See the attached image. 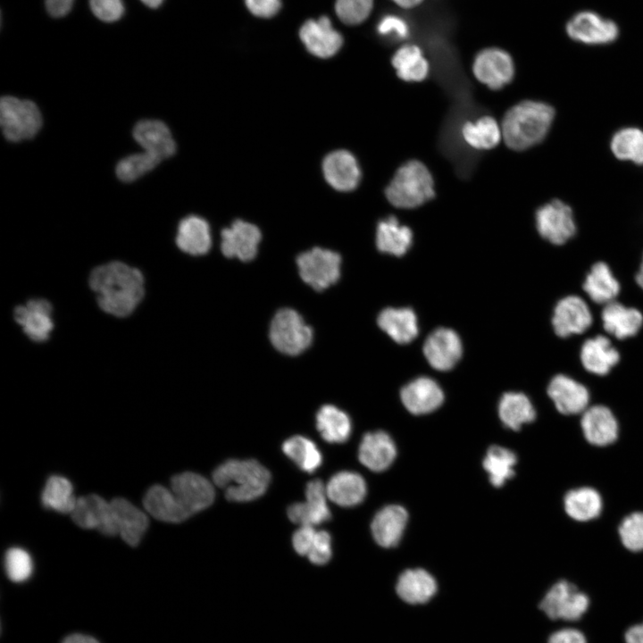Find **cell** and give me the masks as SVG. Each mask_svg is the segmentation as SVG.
<instances>
[{"mask_svg": "<svg viewBox=\"0 0 643 643\" xmlns=\"http://www.w3.org/2000/svg\"><path fill=\"white\" fill-rule=\"evenodd\" d=\"M99 307L108 314L127 317L145 294L144 277L139 270L113 261L96 267L88 279Z\"/></svg>", "mask_w": 643, "mask_h": 643, "instance_id": "1", "label": "cell"}, {"mask_svg": "<svg viewBox=\"0 0 643 643\" xmlns=\"http://www.w3.org/2000/svg\"><path fill=\"white\" fill-rule=\"evenodd\" d=\"M554 117L555 111L549 104L539 101H522L505 113L501 124L502 138L509 148L526 150L546 138Z\"/></svg>", "mask_w": 643, "mask_h": 643, "instance_id": "2", "label": "cell"}, {"mask_svg": "<svg viewBox=\"0 0 643 643\" xmlns=\"http://www.w3.org/2000/svg\"><path fill=\"white\" fill-rule=\"evenodd\" d=\"M213 480L229 501L248 502L265 493L271 473L256 460L230 459L213 471Z\"/></svg>", "mask_w": 643, "mask_h": 643, "instance_id": "3", "label": "cell"}, {"mask_svg": "<svg viewBox=\"0 0 643 643\" xmlns=\"http://www.w3.org/2000/svg\"><path fill=\"white\" fill-rule=\"evenodd\" d=\"M385 196L397 208L419 207L435 196L433 177L424 163L410 160L397 170Z\"/></svg>", "mask_w": 643, "mask_h": 643, "instance_id": "4", "label": "cell"}, {"mask_svg": "<svg viewBox=\"0 0 643 643\" xmlns=\"http://www.w3.org/2000/svg\"><path fill=\"white\" fill-rule=\"evenodd\" d=\"M550 323L554 334L561 339L584 335L595 323L591 303L583 295L565 294L555 301Z\"/></svg>", "mask_w": 643, "mask_h": 643, "instance_id": "5", "label": "cell"}, {"mask_svg": "<svg viewBox=\"0 0 643 643\" xmlns=\"http://www.w3.org/2000/svg\"><path fill=\"white\" fill-rule=\"evenodd\" d=\"M42 115L30 100L5 96L0 101V123L4 138L19 142L33 138L42 127Z\"/></svg>", "mask_w": 643, "mask_h": 643, "instance_id": "6", "label": "cell"}, {"mask_svg": "<svg viewBox=\"0 0 643 643\" xmlns=\"http://www.w3.org/2000/svg\"><path fill=\"white\" fill-rule=\"evenodd\" d=\"M270 339L280 352L296 355L311 345L313 330L298 313L290 308H283L271 321Z\"/></svg>", "mask_w": 643, "mask_h": 643, "instance_id": "7", "label": "cell"}, {"mask_svg": "<svg viewBox=\"0 0 643 643\" xmlns=\"http://www.w3.org/2000/svg\"><path fill=\"white\" fill-rule=\"evenodd\" d=\"M589 606V597L565 580L555 582L539 604V609L549 619L568 622L580 620Z\"/></svg>", "mask_w": 643, "mask_h": 643, "instance_id": "8", "label": "cell"}, {"mask_svg": "<svg viewBox=\"0 0 643 643\" xmlns=\"http://www.w3.org/2000/svg\"><path fill=\"white\" fill-rule=\"evenodd\" d=\"M340 255L331 250L314 247L300 254L296 265L301 279L317 291L335 284L340 276Z\"/></svg>", "mask_w": 643, "mask_h": 643, "instance_id": "9", "label": "cell"}, {"mask_svg": "<svg viewBox=\"0 0 643 643\" xmlns=\"http://www.w3.org/2000/svg\"><path fill=\"white\" fill-rule=\"evenodd\" d=\"M536 229L539 236L554 246H563L577 233L572 208L560 200H553L535 213Z\"/></svg>", "mask_w": 643, "mask_h": 643, "instance_id": "10", "label": "cell"}, {"mask_svg": "<svg viewBox=\"0 0 643 643\" xmlns=\"http://www.w3.org/2000/svg\"><path fill=\"white\" fill-rule=\"evenodd\" d=\"M578 359L585 372L600 378L608 376L619 365L622 354L614 339L603 332L582 340Z\"/></svg>", "mask_w": 643, "mask_h": 643, "instance_id": "11", "label": "cell"}, {"mask_svg": "<svg viewBox=\"0 0 643 643\" xmlns=\"http://www.w3.org/2000/svg\"><path fill=\"white\" fill-rule=\"evenodd\" d=\"M547 395L555 408L563 415H580L589 405L591 392L589 387L566 372L554 374L547 385Z\"/></svg>", "mask_w": 643, "mask_h": 643, "instance_id": "12", "label": "cell"}, {"mask_svg": "<svg viewBox=\"0 0 643 643\" xmlns=\"http://www.w3.org/2000/svg\"><path fill=\"white\" fill-rule=\"evenodd\" d=\"M565 31L573 41L591 46L613 43L620 33L614 21L593 11H582L572 15L565 24Z\"/></svg>", "mask_w": 643, "mask_h": 643, "instance_id": "13", "label": "cell"}, {"mask_svg": "<svg viewBox=\"0 0 643 643\" xmlns=\"http://www.w3.org/2000/svg\"><path fill=\"white\" fill-rule=\"evenodd\" d=\"M599 322L603 332L614 340L624 341L638 336L643 329V312L617 299L601 306Z\"/></svg>", "mask_w": 643, "mask_h": 643, "instance_id": "14", "label": "cell"}, {"mask_svg": "<svg viewBox=\"0 0 643 643\" xmlns=\"http://www.w3.org/2000/svg\"><path fill=\"white\" fill-rule=\"evenodd\" d=\"M583 296L593 305L603 306L619 299L622 285L612 266L605 261L591 263L580 285Z\"/></svg>", "mask_w": 643, "mask_h": 643, "instance_id": "15", "label": "cell"}, {"mask_svg": "<svg viewBox=\"0 0 643 643\" xmlns=\"http://www.w3.org/2000/svg\"><path fill=\"white\" fill-rule=\"evenodd\" d=\"M472 71L480 83L492 90H498L514 79V64L506 51L490 47L483 49L476 55Z\"/></svg>", "mask_w": 643, "mask_h": 643, "instance_id": "16", "label": "cell"}, {"mask_svg": "<svg viewBox=\"0 0 643 643\" xmlns=\"http://www.w3.org/2000/svg\"><path fill=\"white\" fill-rule=\"evenodd\" d=\"M580 426L586 441L597 447L614 443L619 422L613 410L604 404L590 405L581 414Z\"/></svg>", "mask_w": 643, "mask_h": 643, "instance_id": "17", "label": "cell"}, {"mask_svg": "<svg viewBox=\"0 0 643 643\" xmlns=\"http://www.w3.org/2000/svg\"><path fill=\"white\" fill-rule=\"evenodd\" d=\"M171 489L190 515L210 506L215 497L213 485L202 475L191 472L173 476Z\"/></svg>", "mask_w": 643, "mask_h": 643, "instance_id": "18", "label": "cell"}, {"mask_svg": "<svg viewBox=\"0 0 643 643\" xmlns=\"http://www.w3.org/2000/svg\"><path fill=\"white\" fill-rule=\"evenodd\" d=\"M73 522L83 529H96L106 536L118 535L110 502L96 494L77 498L71 513Z\"/></svg>", "mask_w": 643, "mask_h": 643, "instance_id": "19", "label": "cell"}, {"mask_svg": "<svg viewBox=\"0 0 643 643\" xmlns=\"http://www.w3.org/2000/svg\"><path fill=\"white\" fill-rule=\"evenodd\" d=\"M326 486L321 480L309 481L305 488V501L295 503L287 510L288 519L300 526H316L328 522L331 513L327 504Z\"/></svg>", "mask_w": 643, "mask_h": 643, "instance_id": "20", "label": "cell"}, {"mask_svg": "<svg viewBox=\"0 0 643 643\" xmlns=\"http://www.w3.org/2000/svg\"><path fill=\"white\" fill-rule=\"evenodd\" d=\"M422 349L429 364L440 372L452 369L463 354L460 337L448 328L433 330L424 341Z\"/></svg>", "mask_w": 643, "mask_h": 643, "instance_id": "21", "label": "cell"}, {"mask_svg": "<svg viewBox=\"0 0 643 643\" xmlns=\"http://www.w3.org/2000/svg\"><path fill=\"white\" fill-rule=\"evenodd\" d=\"M262 234L254 224L236 220L230 227L221 231V248L222 254L229 258H238L247 262L257 254Z\"/></svg>", "mask_w": 643, "mask_h": 643, "instance_id": "22", "label": "cell"}, {"mask_svg": "<svg viewBox=\"0 0 643 643\" xmlns=\"http://www.w3.org/2000/svg\"><path fill=\"white\" fill-rule=\"evenodd\" d=\"M322 171L330 186L341 192L355 189L362 178L356 158L344 149L332 151L324 157Z\"/></svg>", "mask_w": 643, "mask_h": 643, "instance_id": "23", "label": "cell"}, {"mask_svg": "<svg viewBox=\"0 0 643 643\" xmlns=\"http://www.w3.org/2000/svg\"><path fill=\"white\" fill-rule=\"evenodd\" d=\"M52 305L42 298L31 299L14 309L13 316L23 332L34 342L46 341L54 329Z\"/></svg>", "mask_w": 643, "mask_h": 643, "instance_id": "24", "label": "cell"}, {"mask_svg": "<svg viewBox=\"0 0 643 643\" xmlns=\"http://www.w3.org/2000/svg\"><path fill=\"white\" fill-rule=\"evenodd\" d=\"M299 35L306 49L320 58L333 56L343 44L341 34L333 29L326 16L305 21Z\"/></svg>", "mask_w": 643, "mask_h": 643, "instance_id": "25", "label": "cell"}, {"mask_svg": "<svg viewBox=\"0 0 643 643\" xmlns=\"http://www.w3.org/2000/svg\"><path fill=\"white\" fill-rule=\"evenodd\" d=\"M400 397L405 407L413 414L433 412L444 401V393L431 378L419 377L401 389Z\"/></svg>", "mask_w": 643, "mask_h": 643, "instance_id": "26", "label": "cell"}, {"mask_svg": "<svg viewBox=\"0 0 643 643\" xmlns=\"http://www.w3.org/2000/svg\"><path fill=\"white\" fill-rule=\"evenodd\" d=\"M135 140L160 161L172 156L176 151V144L169 128L162 121L144 120L133 129Z\"/></svg>", "mask_w": 643, "mask_h": 643, "instance_id": "27", "label": "cell"}, {"mask_svg": "<svg viewBox=\"0 0 643 643\" xmlns=\"http://www.w3.org/2000/svg\"><path fill=\"white\" fill-rule=\"evenodd\" d=\"M396 455V445L385 431L368 432L363 437L358 457L360 462L371 471H385L392 464Z\"/></svg>", "mask_w": 643, "mask_h": 643, "instance_id": "28", "label": "cell"}, {"mask_svg": "<svg viewBox=\"0 0 643 643\" xmlns=\"http://www.w3.org/2000/svg\"><path fill=\"white\" fill-rule=\"evenodd\" d=\"M110 504L118 534L128 545L137 547L148 528L147 516L125 498H113Z\"/></svg>", "mask_w": 643, "mask_h": 643, "instance_id": "29", "label": "cell"}, {"mask_svg": "<svg viewBox=\"0 0 643 643\" xmlns=\"http://www.w3.org/2000/svg\"><path fill=\"white\" fill-rule=\"evenodd\" d=\"M408 514L397 505H389L380 509L373 517L371 529L376 543L383 547L398 544L405 530Z\"/></svg>", "mask_w": 643, "mask_h": 643, "instance_id": "30", "label": "cell"}, {"mask_svg": "<svg viewBox=\"0 0 643 643\" xmlns=\"http://www.w3.org/2000/svg\"><path fill=\"white\" fill-rule=\"evenodd\" d=\"M143 505L150 515L165 522L178 523L191 516L171 489L162 485H154L146 491Z\"/></svg>", "mask_w": 643, "mask_h": 643, "instance_id": "31", "label": "cell"}, {"mask_svg": "<svg viewBox=\"0 0 643 643\" xmlns=\"http://www.w3.org/2000/svg\"><path fill=\"white\" fill-rule=\"evenodd\" d=\"M379 327L398 344L413 341L418 335L415 313L408 307L383 309L378 316Z\"/></svg>", "mask_w": 643, "mask_h": 643, "instance_id": "32", "label": "cell"}, {"mask_svg": "<svg viewBox=\"0 0 643 643\" xmlns=\"http://www.w3.org/2000/svg\"><path fill=\"white\" fill-rule=\"evenodd\" d=\"M328 498L343 507L362 503L366 495L364 479L355 472L343 471L334 474L326 485Z\"/></svg>", "mask_w": 643, "mask_h": 643, "instance_id": "33", "label": "cell"}, {"mask_svg": "<svg viewBox=\"0 0 643 643\" xmlns=\"http://www.w3.org/2000/svg\"><path fill=\"white\" fill-rule=\"evenodd\" d=\"M176 244L181 251L191 255L206 254L212 245L207 221L196 215L185 217L179 224Z\"/></svg>", "mask_w": 643, "mask_h": 643, "instance_id": "34", "label": "cell"}, {"mask_svg": "<svg viewBox=\"0 0 643 643\" xmlns=\"http://www.w3.org/2000/svg\"><path fill=\"white\" fill-rule=\"evenodd\" d=\"M412 230L400 223L395 216L380 220L376 228V246L385 254L404 255L413 244Z\"/></svg>", "mask_w": 643, "mask_h": 643, "instance_id": "35", "label": "cell"}, {"mask_svg": "<svg viewBox=\"0 0 643 643\" xmlns=\"http://www.w3.org/2000/svg\"><path fill=\"white\" fill-rule=\"evenodd\" d=\"M398 597L412 605L428 602L437 591L434 578L423 569H409L402 572L396 586Z\"/></svg>", "mask_w": 643, "mask_h": 643, "instance_id": "36", "label": "cell"}, {"mask_svg": "<svg viewBox=\"0 0 643 643\" xmlns=\"http://www.w3.org/2000/svg\"><path fill=\"white\" fill-rule=\"evenodd\" d=\"M565 514L576 522H585L597 518L603 508L599 492L592 487L568 490L564 497Z\"/></svg>", "mask_w": 643, "mask_h": 643, "instance_id": "37", "label": "cell"}, {"mask_svg": "<svg viewBox=\"0 0 643 643\" xmlns=\"http://www.w3.org/2000/svg\"><path fill=\"white\" fill-rule=\"evenodd\" d=\"M464 143L475 150H489L497 146L502 138L501 126L490 115L467 121L461 127Z\"/></svg>", "mask_w": 643, "mask_h": 643, "instance_id": "38", "label": "cell"}, {"mask_svg": "<svg viewBox=\"0 0 643 643\" xmlns=\"http://www.w3.org/2000/svg\"><path fill=\"white\" fill-rule=\"evenodd\" d=\"M498 414L506 427L518 430L523 424L535 420L536 410L531 400L524 393L507 392L500 398Z\"/></svg>", "mask_w": 643, "mask_h": 643, "instance_id": "39", "label": "cell"}, {"mask_svg": "<svg viewBox=\"0 0 643 643\" xmlns=\"http://www.w3.org/2000/svg\"><path fill=\"white\" fill-rule=\"evenodd\" d=\"M391 62L398 78L405 81H422L429 74V63L416 45L401 46L393 54Z\"/></svg>", "mask_w": 643, "mask_h": 643, "instance_id": "40", "label": "cell"}, {"mask_svg": "<svg viewBox=\"0 0 643 643\" xmlns=\"http://www.w3.org/2000/svg\"><path fill=\"white\" fill-rule=\"evenodd\" d=\"M316 427L321 436L329 443H344L351 434L348 415L338 407L326 405L316 414Z\"/></svg>", "mask_w": 643, "mask_h": 643, "instance_id": "41", "label": "cell"}, {"mask_svg": "<svg viewBox=\"0 0 643 643\" xmlns=\"http://www.w3.org/2000/svg\"><path fill=\"white\" fill-rule=\"evenodd\" d=\"M282 451L305 472H313L322 463V455L315 443L304 436L288 438L282 444Z\"/></svg>", "mask_w": 643, "mask_h": 643, "instance_id": "42", "label": "cell"}, {"mask_svg": "<svg viewBox=\"0 0 643 643\" xmlns=\"http://www.w3.org/2000/svg\"><path fill=\"white\" fill-rule=\"evenodd\" d=\"M41 500L45 507L62 514H71L77 502L71 481L58 475L48 478Z\"/></svg>", "mask_w": 643, "mask_h": 643, "instance_id": "43", "label": "cell"}, {"mask_svg": "<svg viewBox=\"0 0 643 643\" xmlns=\"http://www.w3.org/2000/svg\"><path fill=\"white\" fill-rule=\"evenodd\" d=\"M613 154L620 160L643 164V130L634 127L617 130L610 143Z\"/></svg>", "mask_w": 643, "mask_h": 643, "instance_id": "44", "label": "cell"}, {"mask_svg": "<svg viewBox=\"0 0 643 643\" xmlns=\"http://www.w3.org/2000/svg\"><path fill=\"white\" fill-rule=\"evenodd\" d=\"M517 463L515 454L505 447L492 446L483 460V467L489 475V480L495 487H501L506 480L514 475V467Z\"/></svg>", "mask_w": 643, "mask_h": 643, "instance_id": "45", "label": "cell"}, {"mask_svg": "<svg viewBox=\"0 0 643 643\" xmlns=\"http://www.w3.org/2000/svg\"><path fill=\"white\" fill-rule=\"evenodd\" d=\"M160 162L158 158L146 152L134 154L118 163L116 175L121 180L130 182L153 170Z\"/></svg>", "mask_w": 643, "mask_h": 643, "instance_id": "46", "label": "cell"}, {"mask_svg": "<svg viewBox=\"0 0 643 643\" xmlns=\"http://www.w3.org/2000/svg\"><path fill=\"white\" fill-rule=\"evenodd\" d=\"M618 535L627 550L643 551V512H633L625 516L618 527Z\"/></svg>", "mask_w": 643, "mask_h": 643, "instance_id": "47", "label": "cell"}, {"mask_svg": "<svg viewBox=\"0 0 643 643\" xmlns=\"http://www.w3.org/2000/svg\"><path fill=\"white\" fill-rule=\"evenodd\" d=\"M372 4L373 0H337L335 10L342 22L357 25L368 18Z\"/></svg>", "mask_w": 643, "mask_h": 643, "instance_id": "48", "label": "cell"}, {"mask_svg": "<svg viewBox=\"0 0 643 643\" xmlns=\"http://www.w3.org/2000/svg\"><path fill=\"white\" fill-rule=\"evenodd\" d=\"M4 564L8 577L15 582L27 580L33 569L30 555L19 547L11 548L6 552Z\"/></svg>", "mask_w": 643, "mask_h": 643, "instance_id": "49", "label": "cell"}, {"mask_svg": "<svg viewBox=\"0 0 643 643\" xmlns=\"http://www.w3.org/2000/svg\"><path fill=\"white\" fill-rule=\"evenodd\" d=\"M331 555V537L330 533L326 530H317L306 556L313 564L323 565L330 560Z\"/></svg>", "mask_w": 643, "mask_h": 643, "instance_id": "50", "label": "cell"}, {"mask_svg": "<svg viewBox=\"0 0 643 643\" xmlns=\"http://www.w3.org/2000/svg\"><path fill=\"white\" fill-rule=\"evenodd\" d=\"M93 14L105 22L118 21L124 13L122 0H89Z\"/></svg>", "mask_w": 643, "mask_h": 643, "instance_id": "51", "label": "cell"}, {"mask_svg": "<svg viewBox=\"0 0 643 643\" xmlns=\"http://www.w3.org/2000/svg\"><path fill=\"white\" fill-rule=\"evenodd\" d=\"M317 530L313 526H300L292 536V545L300 555H307Z\"/></svg>", "mask_w": 643, "mask_h": 643, "instance_id": "52", "label": "cell"}, {"mask_svg": "<svg viewBox=\"0 0 643 643\" xmlns=\"http://www.w3.org/2000/svg\"><path fill=\"white\" fill-rule=\"evenodd\" d=\"M247 9L255 16L271 18L280 9V0H245Z\"/></svg>", "mask_w": 643, "mask_h": 643, "instance_id": "53", "label": "cell"}, {"mask_svg": "<svg viewBox=\"0 0 643 643\" xmlns=\"http://www.w3.org/2000/svg\"><path fill=\"white\" fill-rule=\"evenodd\" d=\"M378 31L382 35L394 31L398 35V37L405 38L408 35V26L405 21L399 17L395 15H387L379 23Z\"/></svg>", "mask_w": 643, "mask_h": 643, "instance_id": "54", "label": "cell"}, {"mask_svg": "<svg viewBox=\"0 0 643 643\" xmlns=\"http://www.w3.org/2000/svg\"><path fill=\"white\" fill-rule=\"evenodd\" d=\"M547 643H587L584 634L573 628H565L555 631L548 638Z\"/></svg>", "mask_w": 643, "mask_h": 643, "instance_id": "55", "label": "cell"}, {"mask_svg": "<svg viewBox=\"0 0 643 643\" xmlns=\"http://www.w3.org/2000/svg\"><path fill=\"white\" fill-rule=\"evenodd\" d=\"M74 0H46L47 13L55 18L63 17L71 11Z\"/></svg>", "mask_w": 643, "mask_h": 643, "instance_id": "56", "label": "cell"}, {"mask_svg": "<svg viewBox=\"0 0 643 643\" xmlns=\"http://www.w3.org/2000/svg\"><path fill=\"white\" fill-rule=\"evenodd\" d=\"M625 643H643V622L630 627L624 633Z\"/></svg>", "mask_w": 643, "mask_h": 643, "instance_id": "57", "label": "cell"}, {"mask_svg": "<svg viewBox=\"0 0 643 643\" xmlns=\"http://www.w3.org/2000/svg\"><path fill=\"white\" fill-rule=\"evenodd\" d=\"M63 643H99L92 637L81 634H72L68 636Z\"/></svg>", "mask_w": 643, "mask_h": 643, "instance_id": "58", "label": "cell"}, {"mask_svg": "<svg viewBox=\"0 0 643 643\" xmlns=\"http://www.w3.org/2000/svg\"><path fill=\"white\" fill-rule=\"evenodd\" d=\"M634 281L637 287L643 293V253L639 258L638 266L635 271Z\"/></svg>", "mask_w": 643, "mask_h": 643, "instance_id": "59", "label": "cell"}, {"mask_svg": "<svg viewBox=\"0 0 643 643\" xmlns=\"http://www.w3.org/2000/svg\"><path fill=\"white\" fill-rule=\"evenodd\" d=\"M403 8H413L420 4L423 0H391Z\"/></svg>", "mask_w": 643, "mask_h": 643, "instance_id": "60", "label": "cell"}, {"mask_svg": "<svg viewBox=\"0 0 643 643\" xmlns=\"http://www.w3.org/2000/svg\"><path fill=\"white\" fill-rule=\"evenodd\" d=\"M146 5L151 8H157L162 4L163 0H141Z\"/></svg>", "mask_w": 643, "mask_h": 643, "instance_id": "61", "label": "cell"}]
</instances>
